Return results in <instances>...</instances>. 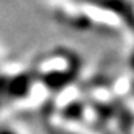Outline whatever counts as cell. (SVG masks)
<instances>
[{
  "instance_id": "6da1fadb",
  "label": "cell",
  "mask_w": 134,
  "mask_h": 134,
  "mask_svg": "<svg viewBox=\"0 0 134 134\" xmlns=\"http://www.w3.org/2000/svg\"><path fill=\"white\" fill-rule=\"evenodd\" d=\"M3 134H7V132H3Z\"/></svg>"
}]
</instances>
